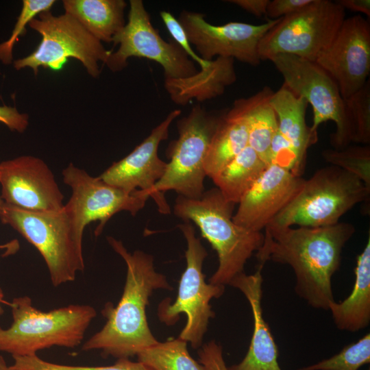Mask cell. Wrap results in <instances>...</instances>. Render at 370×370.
<instances>
[{
    "instance_id": "1",
    "label": "cell",
    "mask_w": 370,
    "mask_h": 370,
    "mask_svg": "<svg viewBox=\"0 0 370 370\" xmlns=\"http://www.w3.org/2000/svg\"><path fill=\"white\" fill-rule=\"evenodd\" d=\"M256 256L259 265L268 260L288 264L295 275V292L310 307L328 310L334 301L332 278L339 269L346 243L356 232L350 223L323 227L264 228Z\"/></svg>"
},
{
    "instance_id": "2",
    "label": "cell",
    "mask_w": 370,
    "mask_h": 370,
    "mask_svg": "<svg viewBox=\"0 0 370 370\" xmlns=\"http://www.w3.org/2000/svg\"><path fill=\"white\" fill-rule=\"evenodd\" d=\"M106 239L126 264L125 283L117 305L108 302L101 310L106 319L105 325L83 344L82 349L100 350L103 357L130 359L158 342L149 327L146 308L155 290L173 288L165 275L155 270L153 256L141 250L130 253L121 241L112 236Z\"/></svg>"
},
{
    "instance_id": "3",
    "label": "cell",
    "mask_w": 370,
    "mask_h": 370,
    "mask_svg": "<svg viewBox=\"0 0 370 370\" xmlns=\"http://www.w3.org/2000/svg\"><path fill=\"white\" fill-rule=\"evenodd\" d=\"M236 204L227 201L217 188L205 190L199 199L178 195L173 213L183 221L193 222L217 251L219 265L209 283L229 285L244 272L247 260L262 247L264 233L253 232L232 220Z\"/></svg>"
},
{
    "instance_id": "4",
    "label": "cell",
    "mask_w": 370,
    "mask_h": 370,
    "mask_svg": "<svg viewBox=\"0 0 370 370\" xmlns=\"http://www.w3.org/2000/svg\"><path fill=\"white\" fill-rule=\"evenodd\" d=\"M8 304L12 323L7 329L0 327V352L12 356L37 355L38 351L53 346L76 347L97 315L89 305H69L41 311L34 307L27 295L15 297Z\"/></svg>"
},
{
    "instance_id": "5",
    "label": "cell",
    "mask_w": 370,
    "mask_h": 370,
    "mask_svg": "<svg viewBox=\"0 0 370 370\" xmlns=\"http://www.w3.org/2000/svg\"><path fill=\"white\" fill-rule=\"evenodd\" d=\"M369 195L370 188L355 175L334 165L322 167L305 180L291 201L268 225H332L356 204L369 201Z\"/></svg>"
},
{
    "instance_id": "6",
    "label": "cell",
    "mask_w": 370,
    "mask_h": 370,
    "mask_svg": "<svg viewBox=\"0 0 370 370\" xmlns=\"http://www.w3.org/2000/svg\"><path fill=\"white\" fill-rule=\"evenodd\" d=\"M0 220L9 225L40 254L54 286L73 282L85 268L82 238L64 208L53 212H30L4 204Z\"/></svg>"
},
{
    "instance_id": "7",
    "label": "cell",
    "mask_w": 370,
    "mask_h": 370,
    "mask_svg": "<svg viewBox=\"0 0 370 370\" xmlns=\"http://www.w3.org/2000/svg\"><path fill=\"white\" fill-rule=\"evenodd\" d=\"M222 115L207 112L197 105L177 121L178 137L166 150L170 161L164 175L154 186L155 203L160 213H171L164 195L166 191L174 190L189 199H199L205 191L204 162Z\"/></svg>"
},
{
    "instance_id": "8",
    "label": "cell",
    "mask_w": 370,
    "mask_h": 370,
    "mask_svg": "<svg viewBox=\"0 0 370 370\" xmlns=\"http://www.w3.org/2000/svg\"><path fill=\"white\" fill-rule=\"evenodd\" d=\"M177 227L187 243L186 267L181 276L174 303L171 304L170 298L163 299L158 306L157 314L159 319L167 325H174L180 314H186V323L178 338L197 349L202 345L210 319L214 317L210 301L212 298L220 297L225 286L206 282L202 269L208 253L196 236L191 222L183 221Z\"/></svg>"
},
{
    "instance_id": "9",
    "label": "cell",
    "mask_w": 370,
    "mask_h": 370,
    "mask_svg": "<svg viewBox=\"0 0 370 370\" xmlns=\"http://www.w3.org/2000/svg\"><path fill=\"white\" fill-rule=\"evenodd\" d=\"M38 16L28 25L40 34L41 41L29 56L13 62L15 69L29 67L35 75L40 66L59 71L71 58L79 60L90 75L97 77L99 62L106 64L112 51L106 50L101 42L66 13L56 16L46 11Z\"/></svg>"
},
{
    "instance_id": "10",
    "label": "cell",
    "mask_w": 370,
    "mask_h": 370,
    "mask_svg": "<svg viewBox=\"0 0 370 370\" xmlns=\"http://www.w3.org/2000/svg\"><path fill=\"white\" fill-rule=\"evenodd\" d=\"M345 10L336 1L313 0L301 10L281 18L262 38L261 60L278 54H290L314 62L336 37Z\"/></svg>"
},
{
    "instance_id": "11",
    "label": "cell",
    "mask_w": 370,
    "mask_h": 370,
    "mask_svg": "<svg viewBox=\"0 0 370 370\" xmlns=\"http://www.w3.org/2000/svg\"><path fill=\"white\" fill-rule=\"evenodd\" d=\"M268 60L282 75L284 84L311 105L313 111L311 132L317 134L321 123L332 121L336 124V130L330 136L331 145L335 149L346 147L345 102L332 78L315 62L296 56L278 53Z\"/></svg>"
},
{
    "instance_id": "12",
    "label": "cell",
    "mask_w": 370,
    "mask_h": 370,
    "mask_svg": "<svg viewBox=\"0 0 370 370\" xmlns=\"http://www.w3.org/2000/svg\"><path fill=\"white\" fill-rule=\"evenodd\" d=\"M114 45L106 65L113 71L123 69L131 57L143 58L158 63L164 78H183L198 70L195 64L173 40L166 42L151 22L142 0H130L127 23L113 37Z\"/></svg>"
},
{
    "instance_id": "13",
    "label": "cell",
    "mask_w": 370,
    "mask_h": 370,
    "mask_svg": "<svg viewBox=\"0 0 370 370\" xmlns=\"http://www.w3.org/2000/svg\"><path fill=\"white\" fill-rule=\"evenodd\" d=\"M62 175L63 182L71 189L70 199L64 206L81 237L86 226L92 221H99L95 231L97 236L115 214L127 211L135 216L150 197L141 190L126 193L72 163L63 169Z\"/></svg>"
},
{
    "instance_id": "14",
    "label": "cell",
    "mask_w": 370,
    "mask_h": 370,
    "mask_svg": "<svg viewBox=\"0 0 370 370\" xmlns=\"http://www.w3.org/2000/svg\"><path fill=\"white\" fill-rule=\"evenodd\" d=\"M280 19H269L260 25L230 22L216 25L206 21L201 13L184 10L178 20L202 59L228 58L258 66L261 61L260 42Z\"/></svg>"
},
{
    "instance_id": "15",
    "label": "cell",
    "mask_w": 370,
    "mask_h": 370,
    "mask_svg": "<svg viewBox=\"0 0 370 370\" xmlns=\"http://www.w3.org/2000/svg\"><path fill=\"white\" fill-rule=\"evenodd\" d=\"M347 99L360 89L370 72V23L361 15L345 18L330 46L314 61Z\"/></svg>"
},
{
    "instance_id": "16",
    "label": "cell",
    "mask_w": 370,
    "mask_h": 370,
    "mask_svg": "<svg viewBox=\"0 0 370 370\" xmlns=\"http://www.w3.org/2000/svg\"><path fill=\"white\" fill-rule=\"evenodd\" d=\"M0 185L4 204L22 210L53 212L64 206L53 172L38 157L21 156L1 162Z\"/></svg>"
},
{
    "instance_id": "17",
    "label": "cell",
    "mask_w": 370,
    "mask_h": 370,
    "mask_svg": "<svg viewBox=\"0 0 370 370\" xmlns=\"http://www.w3.org/2000/svg\"><path fill=\"white\" fill-rule=\"evenodd\" d=\"M305 179L274 164H269L243 195L233 221L253 232H262L291 201Z\"/></svg>"
},
{
    "instance_id": "18",
    "label": "cell",
    "mask_w": 370,
    "mask_h": 370,
    "mask_svg": "<svg viewBox=\"0 0 370 370\" xmlns=\"http://www.w3.org/2000/svg\"><path fill=\"white\" fill-rule=\"evenodd\" d=\"M181 112L180 109L171 111L131 153L113 162L99 177L128 193L144 190L156 201L154 186L167 166V162L158 156V147L162 140L167 139L169 127Z\"/></svg>"
},
{
    "instance_id": "19",
    "label": "cell",
    "mask_w": 370,
    "mask_h": 370,
    "mask_svg": "<svg viewBox=\"0 0 370 370\" xmlns=\"http://www.w3.org/2000/svg\"><path fill=\"white\" fill-rule=\"evenodd\" d=\"M259 265L253 274L245 272L238 275L229 285L238 288L247 299L253 315V334L248 351L238 364L227 367L228 370H282L278 358V349L270 328L264 320L262 308V271Z\"/></svg>"
},
{
    "instance_id": "20",
    "label": "cell",
    "mask_w": 370,
    "mask_h": 370,
    "mask_svg": "<svg viewBox=\"0 0 370 370\" xmlns=\"http://www.w3.org/2000/svg\"><path fill=\"white\" fill-rule=\"evenodd\" d=\"M236 80L234 59L218 57L190 76L164 78V84L173 102L184 106L193 99L203 102L221 96Z\"/></svg>"
},
{
    "instance_id": "21",
    "label": "cell",
    "mask_w": 370,
    "mask_h": 370,
    "mask_svg": "<svg viewBox=\"0 0 370 370\" xmlns=\"http://www.w3.org/2000/svg\"><path fill=\"white\" fill-rule=\"evenodd\" d=\"M269 103L275 112L278 131L294 149L304 172L308 149L318 140L306 122V100L284 84L273 92Z\"/></svg>"
},
{
    "instance_id": "22",
    "label": "cell",
    "mask_w": 370,
    "mask_h": 370,
    "mask_svg": "<svg viewBox=\"0 0 370 370\" xmlns=\"http://www.w3.org/2000/svg\"><path fill=\"white\" fill-rule=\"evenodd\" d=\"M355 280L351 293L343 301L330 304L336 327L355 332L366 328L370 323V236L362 251L357 256Z\"/></svg>"
},
{
    "instance_id": "23",
    "label": "cell",
    "mask_w": 370,
    "mask_h": 370,
    "mask_svg": "<svg viewBox=\"0 0 370 370\" xmlns=\"http://www.w3.org/2000/svg\"><path fill=\"white\" fill-rule=\"evenodd\" d=\"M248 145V132L241 99L223 114L211 139L204 162L206 176L212 179Z\"/></svg>"
},
{
    "instance_id": "24",
    "label": "cell",
    "mask_w": 370,
    "mask_h": 370,
    "mask_svg": "<svg viewBox=\"0 0 370 370\" xmlns=\"http://www.w3.org/2000/svg\"><path fill=\"white\" fill-rule=\"evenodd\" d=\"M65 13L100 42H110L125 25L123 0H64Z\"/></svg>"
},
{
    "instance_id": "25",
    "label": "cell",
    "mask_w": 370,
    "mask_h": 370,
    "mask_svg": "<svg viewBox=\"0 0 370 370\" xmlns=\"http://www.w3.org/2000/svg\"><path fill=\"white\" fill-rule=\"evenodd\" d=\"M273 92L269 86H264L256 94L241 99L248 145L268 164L271 142L278 129L275 112L269 103Z\"/></svg>"
},
{
    "instance_id": "26",
    "label": "cell",
    "mask_w": 370,
    "mask_h": 370,
    "mask_svg": "<svg viewBox=\"0 0 370 370\" xmlns=\"http://www.w3.org/2000/svg\"><path fill=\"white\" fill-rule=\"evenodd\" d=\"M268 165L247 145L211 180L227 201L236 204Z\"/></svg>"
},
{
    "instance_id": "27",
    "label": "cell",
    "mask_w": 370,
    "mask_h": 370,
    "mask_svg": "<svg viewBox=\"0 0 370 370\" xmlns=\"http://www.w3.org/2000/svg\"><path fill=\"white\" fill-rule=\"evenodd\" d=\"M138 361L149 370H206L189 354L187 342L179 338L158 342L137 355Z\"/></svg>"
},
{
    "instance_id": "28",
    "label": "cell",
    "mask_w": 370,
    "mask_h": 370,
    "mask_svg": "<svg viewBox=\"0 0 370 370\" xmlns=\"http://www.w3.org/2000/svg\"><path fill=\"white\" fill-rule=\"evenodd\" d=\"M346 117V145H369L370 143V82L344 99Z\"/></svg>"
},
{
    "instance_id": "29",
    "label": "cell",
    "mask_w": 370,
    "mask_h": 370,
    "mask_svg": "<svg viewBox=\"0 0 370 370\" xmlns=\"http://www.w3.org/2000/svg\"><path fill=\"white\" fill-rule=\"evenodd\" d=\"M321 156L330 165L355 175L370 188L369 145H349L341 149H326L322 151Z\"/></svg>"
},
{
    "instance_id": "30",
    "label": "cell",
    "mask_w": 370,
    "mask_h": 370,
    "mask_svg": "<svg viewBox=\"0 0 370 370\" xmlns=\"http://www.w3.org/2000/svg\"><path fill=\"white\" fill-rule=\"evenodd\" d=\"M370 362V334L351 343L337 354L297 370H358Z\"/></svg>"
},
{
    "instance_id": "31",
    "label": "cell",
    "mask_w": 370,
    "mask_h": 370,
    "mask_svg": "<svg viewBox=\"0 0 370 370\" xmlns=\"http://www.w3.org/2000/svg\"><path fill=\"white\" fill-rule=\"evenodd\" d=\"M14 370H149L143 363L133 362L129 358L118 359L115 364L110 366H71L49 362L40 358L37 355L13 356Z\"/></svg>"
},
{
    "instance_id": "32",
    "label": "cell",
    "mask_w": 370,
    "mask_h": 370,
    "mask_svg": "<svg viewBox=\"0 0 370 370\" xmlns=\"http://www.w3.org/2000/svg\"><path fill=\"white\" fill-rule=\"evenodd\" d=\"M54 0H23V7L12 33L8 40L0 44V61L9 64L13 62V47L21 35L25 32V26L36 15L50 9L55 3Z\"/></svg>"
},
{
    "instance_id": "33",
    "label": "cell",
    "mask_w": 370,
    "mask_h": 370,
    "mask_svg": "<svg viewBox=\"0 0 370 370\" xmlns=\"http://www.w3.org/2000/svg\"><path fill=\"white\" fill-rule=\"evenodd\" d=\"M160 16L168 32L173 38V41L179 45L188 58L197 63L201 69L208 67L210 64V61L202 59L193 49L187 34L179 20L167 11H161Z\"/></svg>"
},
{
    "instance_id": "34",
    "label": "cell",
    "mask_w": 370,
    "mask_h": 370,
    "mask_svg": "<svg viewBox=\"0 0 370 370\" xmlns=\"http://www.w3.org/2000/svg\"><path fill=\"white\" fill-rule=\"evenodd\" d=\"M199 363L206 370H228L225 364L223 349L215 341L202 345L198 352Z\"/></svg>"
},
{
    "instance_id": "35",
    "label": "cell",
    "mask_w": 370,
    "mask_h": 370,
    "mask_svg": "<svg viewBox=\"0 0 370 370\" xmlns=\"http://www.w3.org/2000/svg\"><path fill=\"white\" fill-rule=\"evenodd\" d=\"M313 0H273L270 1L267 13L272 19L280 18L298 12Z\"/></svg>"
},
{
    "instance_id": "36",
    "label": "cell",
    "mask_w": 370,
    "mask_h": 370,
    "mask_svg": "<svg viewBox=\"0 0 370 370\" xmlns=\"http://www.w3.org/2000/svg\"><path fill=\"white\" fill-rule=\"evenodd\" d=\"M27 114L19 112L14 107L0 106V122L12 131L23 132L29 124Z\"/></svg>"
},
{
    "instance_id": "37",
    "label": "cell",
    "mask_w": 370,
    "mask_h": 370,
    "mask_svg": "<svg viewBox=\"0 0 370 370\" xmlns=\"http://www.w3.org/2000/svg\"><path fill=\"white\" fill-rule=\"evenodd\" d=\"M227 1L238 5L256 16H261L266 14L270 0H229Z\"/></svg>"
},
{
    "instance_id": "38",
    "label": "cell",
    "mask_w": 370,
    "mask_h": 370,
    "mask_svg": "<svg viewBox=\"0 0 370 370\" xmlns=\"http://www.w3.org/2000/svg\"><path fill=\"white\" fill-rule=\"evenodd\" d=\"M336 2L344 10L347 9L354 12L365 14L368 18L370 17V1L369 0H338Z\"/></svg>"
},
{
    "instance_id": "39",
    "label": "cell",
    "mask_w": 370,
    "mask_h": 370,
    "mask_svg": "<svg viewBox=\"0 0 370 370\" xmlns=\"http://www.w3.org/2000/svg\"><path fill=\"white\" fill-rule=\"evenodd\" d=\"M3 204H4V202L0 196V209L1 208ZM0 249H5L7 251L8 255L12 254L15 253L18 249V244L17 241H12L5 244L1 245Z\"/></svg>"
},
{
    "instance_id": "40",
    "label": "cell",
    "mask_w": 370,
    "mask_h": 370,
    "mask_svg": "<svg viewBox=\"0 0 370 370\" xmlns=\"http://www.w3.org/2000/svg\"><path fill=\"white\" fill-rule=\"evenodd\" d=\"M0 370H14L10 366H8L4 358L0 355Z\"/></svg>"
},
{
    "instance_id": "41",
    "label": "cell",
    "mask_w": 370,
    "mask_h": 370,
    "mask_svg": "<svg viewBox=\"0 0 370 370\" xmlns=\"http://www.w3.org/2000/svg\"><path fill=\"white\" fill-rule=\"evenodd\" d=\"M4 303H5L4 300V293L2 288L0 287V315L4 312V310L2 306V304Z\"/></svg>"
},
{
    "instance_id": "42",
    "label": "cell",
    "mask_w": 370,
    "mask_h": 370,
    "mask_svg": "<svg viewBox=\"0 0 370 370\" xmlns=\"http://www.w3.org/2000/svg\"><path fill=\"white\" fill-rule=\"evenodd\" d=\"M367 370H370L369 369H368Z\"/></svg>"
}]
</instances>
